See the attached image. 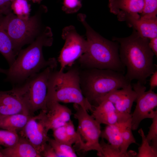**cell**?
<instances>
[{"mask_svg": "<svg viewBox=\"0 0 157 157\" xmlns=\"http://www.w3.org/2000/svg\"><path fill=\"white\" fill-rule=\"evenodd\" d=\"M149 40L141 36L133 28L128 37L112 38L119 44L120 59L127 69L125 75L130 82L135 80L144 85L147 78L156 70L154 55L149 45Z\"/></svg>", "mask_w": 157, "mask_h": 157, "instance_id": "6da1fadb", "label": "cell"}, {"mask_svg": "<svg viewBox=\"0 0 157 157\" xmlns=\"http://www.w3.org/2000/svg\"><path fill=\"white\" fill-rule=\"evenodd\" d=\"M53 42L51 29L46 27L35 41L20 51L8 69L0 67V72L6 75V81L22 83L47 67L55 69L57 65L56 59L53 58L46 60L42 53L43 47L51 46Z\"/></svg>", "mask_w": 157, "mask_h": 157, "instance_id": "7a4b0ae2", "label": "cell"}, {"mask_svg": "<svg viewBox=\"0 0 157 157\" xmlns=\"http://www.w3.org/2000/svg\"><path fill=\"white\" fill-rule=\"evenodd\" d=\"M86 17L84 14L77 15L85 30L87 43L85 52L78 59L80 67L110 69L124 73L125 67L120 59L118 43L107 40L96 32L87 23Z\"/></svg>", "mask_w": 157, "mask_h": 157, "instance_id": "3957f363", "label": "cell"}, {"mask_svg": "<svg viewBox=\"0 0 157 157\" xmlns=\"http://www.w3.org/2000/svg\"><path fill=\"white\" fill-rule=\"evenodd\" d=\"M79 70L82 93L93 106L98 105L111 91L131 83L124 73L112 70L79 67Z\"/></svg>", "mask_w": 157, "mask_h": 157, "instance_id": "277c9868", "label": "cell"}, {"mask_svg": "<svg viewBox=\"0 0 157 157\" xmlns=\"http://www.w3.org/2000/svg\"><path fill=\"white\" fill-rule=\"evenodd\" d=\"M70 67L65 72L60 70L52 71L48 81L47 103H73L91 112L93 106L84 96L81 88L79 67Z\"/></svg>", "mask_w": 157, "mask_h": 157, "instance_id": "5b68a950", "label": "cell"}, {"mask_svg": "<svg viewBox=\"0 0 157 157\" xmlns=\"http://www.w3.org/2000/svg\"><path fill=\"white\" fill-rule=\"evenodd\" d=\"M54 69L47 67L13 88L31 115H33L38 110L46 109L49 78Z\"/></svg>", "mask_w": 157, "mask_h": 157, "instance_id": "8992f818", "label": "cell"}, {"mask_svg": "<svg viewBox=\"0 0 157 157\" xmlns=\"http://www.w3.org/2000/svg\"><path fill=\"white\" fill-rule=\"evenodd\" d=\"M0 22L12 41L16 54L22 47L32 41L40 27L37 15L24 20L11 13L0 17Z\"/></svg>", "mask_w": 157, "mask_h": 157, "instance_id": "52a82bcc", "label": "cell"}, {"mask_svg": "<svg viewBox=\"0 0 157 157\" xmlns=\"http://www.w3.org/2000/svg\"><path fill=\"white\" fill-rule=\"evenodd\" d=\"M73 106L76 111L74 117L78 121V150L84 152L96 150L97 156L100 157L102 152L99 141L101 124L80 106L74 104Z\"/></svg>", "mask_w": 157, "mask_h": 157, "instance_id": "ba28073f", "label": "cell"}, {"mask_svg": "<svg viewBox=\"0 0 157 157\" xmlns=\"http://www.w3.org/2000/svg\"><path fill=\"white\" fill-rule=\"evenodd\" d=\"M137 97L135 102L136 105L131 114V125L132 130H137L141 122L147 118L152 119L157 114V94L150 89L146 91L144 85L137 81L131 84Z\"/></svg>", "mask_w": 157, "mask_h": 157, "instance_id": "9c48e42d", "label": "cell"}, {"mask_svg": "<svg viewBox=\"0 0 157 157\" xmlns=\"http://www.w3.org/2000/svg\"><path fill=\"white\" fill-rule=\"evenodd\" d=\"M62 37L65 43L58 58L61 71H63L66 66H72L74 61L87 49L86 39L78 34L74 26L69 25L63 29Z\"/></svg>", "mask_w": 157, "mask_h": 157, "instance_id": "30bf717a", "label": "cell"}, {"mask_svg": "<svg viewBox=\"0 0 157 157\" xmlns=\"http://www.w3.org/2000/svg\"><path fill=\"white\" fill-rule=\"evenodd\" d=\"M49 130L44 112L41 110L37 115L31 117L18 133L27 139L41 155L49 138L47 134Z\"/></svg>", "mask_w": 157, "mask_h": 157, "instance_id": "8fae6325", "label": "cell"}, {"mask_svg": "<svg viewBox=\"0 0 157 157\" xmlns=\"http://www.w3.org/2000/svg\"><path fill=\"white\" fill-rule=\"evenodd\" d=\"M92 116L100 124L111 125L125 122L131 118V114L118 111L113 104L105 99L98 105L93 106Z\"/></svg>", "mask_w": 157, "mask_h": 157, "instance_id": "7c38bea8", "label": "cell"}, {"mask_svg": "<svg viewBox=\"0 0 157 157\" xmlns=\"http://www.w3.org/2000/svg\"><path fill=\"white\" fill-rule=\"evenodd\" d=\"M110 13L117 16L118 20L124 21L127 17L139 18L144 7V0H109Z\"/></svg>", "mask_w": 157, "mask_h": 157, "instance_id": "4fadbf2b", "label": "cell"}, {"mask_svg": "<svg viewBox=\"0 0 157 157\" xmlns=\"http://www.w3.org/2000/svg\"><path fill=\"white\" fill-rule=\"evenodd\" d=\"M136 97V93L131 83L122 88L111 91L103 98L101 102L105 99L108 100L113 104L119 112L131 114L132 107Z\"/></svg>", "mask_w": 157, "mask_h": 157, "instance_id": "5bb4252c", "label": "cell"}, {"mask_svg": "<svg viewBox=\"0 0 157 157\" xmlns=\"http://www.w3.org/2000/svg\"><path fill=\"white\" fill-rule=\"evenodd\" d=\"M43 110L50 129L65 125L73 114L70 109L56 101L47 103L46 109Z\"/></svg>", "mask_w": 157, "mask_h": 157, "instance_id": "9a60e30c", "label": "cell"}, {"mask_svg": "<svg viewBox=\"0 0 157 157\" xmlns=\"http://www.w3.org/2000/svg\"><path fill=\"white\" fill-rule=\"evenodd\" d=\"M17 113L31 115L13 88L8 91H0V117Z\"/></svg>", "mask_w": 157, "mask_h": 157, "instance_id": "2e32d148", "label": "cell"}, {"mask_svg": "<svg viewBox=\"0 0 157 157\" xmlns=\"http://www.w3.org/2000/svg\"><path fill=\"white\" fill-rule=\"evenodd\" d=\"M128 26L135 29L141 36L149 39L157 37V18L147 19L133 17L125 19Z\"/></svg>", "mask_w": 157, "mask_h": 157, "instance_id": "e0dca14e", "label": "cell"}, {"mask_svg": "<svg viewBox=\"0 0 157 157\" xmlns=\"http://www.w3.org/2000/svg\"><path fill=\"white\" fill-rule=\"evenodd\" d=\"M0 151L4 157H41L31 144L20 135L15 144L4 149L0 148Z\"/></svg>", "mask_w": 157, "mask_h": 157, "instance_id": "ac0fdd59", "label": "cell"}, {"mask_svg": "<svg viewBox=\"0 0 157 157\" xmlns=\"http://www.w3.org/2000/svg\"><path fill=\"white\" fill-rule=\"evenodd\" d=\"M32 116L25 114L17 113L0 117V128L18 133L24 127Z\"/></svg>", "mask_w": 157, "mask_h": 157, "instance_id": "d6986e66", "label": "cell"}, {"mask_svg": "<svg viewBox=\"0 0 157 157\" xmlns=\"http://www.w3.org/2000/svg\"><path fill=\"white\" fill-rule=\"evenodd\" d=\"M125 122L107 125L104 129L101 131L100 137L106 140L108 143L120 150L122 143V130Z\"/></svg>", "mask_w": 157, "mask_h": 157, "instance_id": "ffe728a7", "label": "cell"}, {"mask_svg": "<svg viewBox=\"0 0 157 157\" xmlns=\"http://www.w3.org/2000/svg\"><path fill=\"white\" fill-rule=\"evenodd\" d=\"M0 53L5 58L9 66L16 58L13 44L8 34L0 22Z\"/></svg>", "mask_w": 157, "mask_h": 157, "instance_id": "44dd1931", "label": "cell"}, {"mask_svg": "<svg viewBox=\"0 0 157 157\" xmlns=\"http://www.w3.org/2000/svg\"><path fill=\"white\" fill-rule=\"evenodd\" d=\"M131 118L124 123L122 130V143L120 148V151L126 154H131L135 157L137 153L133 150L127 151L129 145L136 143V140L133 136L131 125Z\"/></svg>", "mask_w": 157, "mask_h": 157, "instance_id": "7402d4cb", "label": "cell"}, {"mask_svg": "<svg viewBox=\"0 0 157 157\" xmlns=\"http://www.w3.org/2000/svg\"><path fill=\"white\" fill-rule=\"evenodd\" d=\"M47 142L53 148L58 157H77L72 146L49 138Z\"/></svg>", "mask_w": 157, "mask_h": 157, "instance_id": "603a6c76", "label": "cell"}, {"mask_svg": "<svg viewBox=\"0 0 157 157\" xmlns=\"http://www.w3.org/2000/svg\"><path fill=\"white\" fill-rule=\"evenodd\" d=\"M29 0H11V10L18 17L26 20L29 17L31 6L28 2Z\"/></svg>", "mask_w": 157, "mask_h": 157, "instance_id": "cb8c5ba5", "label": "cell"}, {"mask_svg": "<svg viewBox=\"0 0 157 157\" xmlns=\"http://www.w3.org/2000/svg\"><path fill=\"white\" fill-rule=\"evenodd\" d=\"M142 138V143L138 148V153L136 157H157V149L154 148L148 142L142 128L138 131Z\"/></svg>", "mask_w": 157, "mask_h": 157, "instance_id": "d4e9b609", "label": "cell"}, {"mask_svg": "<svg viewBox=\"0 0 157 157\" xmlns=\"http://www.w3.org/2000/svg\"><path fill=\"white\" fill-rule=\"evenodd\" d=\"M99 144L102 151L100 157H135L133 154H126L122 153L119 149L106 142L104 139L102 138H101L99 141Z\"/></svg>", "mask_w": 157, "mask_h": 157, "instance_id": "484cf974", "label": "cell"}, {"mask_svg": "<svg viewBox=\"0 0 157 157\" xmlns=\"http://www.w3.org/2000/svg\"><path fill=\"white\" fill-rule=\"evenodd\" d=\"M19 135L17 132L0 129V145L6 147H12L18 142Z\"/></svg>", "mask_w": 157, "mask_h": 157, "instance_id": "4316f807", "label": "cell"}, {"mask_svg": "<svg viewBox=\"0 0 157 157\" xmlns=\"http://www.w3.org/2000/svg\"><path fill=\"white\" fill-rule=\"evenodd\" d=\"M144 8L140 17L147 19L157 18V0H144Z\"/></svg>", "mask_w": 157, "mask_h": 157, "instance_id": "83f0119b", "label": "cell"}, {"mask_svg": "<svg viewBox=\"0 0 157 157\" xmlns=\"http://www.w3.org/2000/svg\"><path fill=\"white\" fill-rule=\"evenodd\" d=\"M54 139L60 142L72 145L73 142L68 135L65 125L52 129Z\"/></svg>", "mask_w": 157, "mask_h": 157, "instance_id": "f1b7e54d", "label": "cell"}, {"mask_svg": "<svg viewBox=\"0 0 157 157\" xmlns=\"http://www.w3.org/2000/svg\"><path fill=\"white\" fill-rule=\"evenodd\" d=\"M152 119V123L146 137L149 144L157 149V114Z\"/></svg>", "mask_w": 157, "mask_h": 157, "instance_id": "f546056e", "label": "cell"}, {"mask_svg": "<svg viewBox=\"0 0 157 157\" xmlns=\"http://www.w3.org/2000/svg\"><path fill=\"white\" fill-rule=\"evenodd\" d=\"M81 0H63L62 9L67 14L77 12L81 8Z\"/></svg>", "mask_w": 157, "mask_h": 157, "instance_id": "4dcf8cb0", "label": "cell"}, {"mask_svg": "<svg viewBox=\"0 0 157 157\" xmlns=\"http://www.w3.org/2000/svg\"><path fill=\"white\" fill-rule=\"evenodd\" d=\"M65 126L67 134L69 138L73 144L78 145L79 142V137L73 122L70 120L66 124Z\"/></svg>", "mask_w": 157, "mask_h": 157, "instance_id": "1f68e13d", "label": "cell"}, {"mask_svg": "<svg viewBox=\"0 0 157 157\" xmlns=\"http://www.w3.org/2000/svg\"><path fill=\"white\" fill-rule=\"evenodd\" d=\"M11 0H0V15L11 13Z\"/></svg>", "mask_w": 157, "mask_h": 157, "instance_id": "d6a6232c", "label": "cell"}, {"mask_svg": "<svg viewBox=\"0 0 157 157\" xmlns=\"http://www.w3.org/2000/svg\"><path fill=\"white\" fill-rule=\"evenodd\" d=\"M41 155L44 157H58L53 148L48 143L44 146Z\"/></svg>", "mask_w": 157, "mask_h": 157, "instance_id": "836d02e7", "label": "cell"}, {"mask_svg": "<svg viewBox=\"0 0 157 157\" xmlns=\"http://www.w3.org/2000/svg\"><path fill=\"white\" fill-rule=\"evenodd\" d=\"M149 46L154 55L157 56V37L150 39Z\"/></svg>", "mask_w": 157, "mask_h": 157, "instance_id": "e575fe53", "label": "cell"}, {"mask_svg": "<svg viewBox=\"0 0 157 157\" xmlns=\"http://www.w3.org/2000/svg\"><path fill=\"white\" fill-rule=\"evenodd\" d=\"M150 80V89L153 90L157 86V70H156L151 75Z\"/></svg>", "mask_w": 157, "mask_h": 157, "instance_id": "d590c367", "label": "cell"}, {"mask_svg": "<svg viewBox=\"0 0 157 157\" xmlns=\"http://www.w3.org/2000/svg\"><path fill=\"white\" fill-rule=\"evenodd\" d=\"M33 2L34 3H40L41 2L42 0H29Z\"/></svg>", "mask_w": 157, "mask_h": 157, "instance_id": "8d00e7d4", "label": "cell"}, {"mask_svg": "<svg viewBox=\"0 0 157 157\" xmlns=\"http://www.w3.org/2000/svg\"><path fill=\"white\" fill-rule=\"evenodd\" d=\"M0 157H4L3 155L0 151Z\"/></svg>", "mask_w": 157, "mask_h": 157, "instance_id": "74e56055", "label": "cell"}]
</instances>
